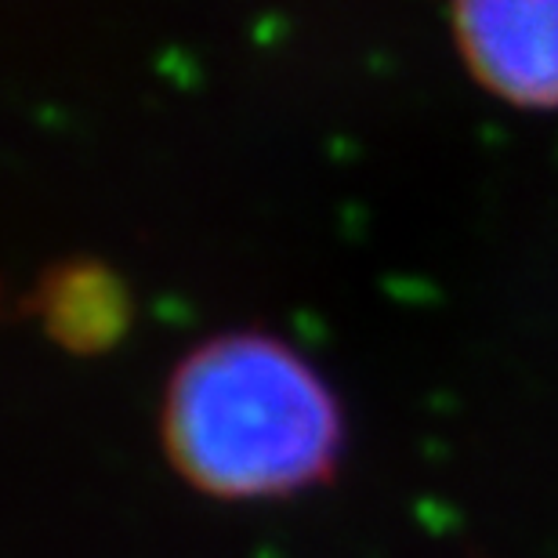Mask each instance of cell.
<instances>
[{
    "instance_id": "1",
    "label": "cell",
    "mask_w": 558,
    "mask_h": 558,
    "mask_svg": "<svg viewBox=\"0 0 558 558\" xmlns=\"http://www.w3.org/2000/svg\"><path fill=\"white\" fill-rule=\"evenodd\" d=\"M167 439L196 486L221 497H269L327 472L338 414L298 355L262 338H229L182 366Z\"/></svg>"
},
{
    "instance_id": "2",
    "label": "cell",
    "mask_w": 558,
    "mask_h": 558,
    "mask_svg": "<svg viewBox=\"0 0 558 558\" xmlns=\"http://www.w3.org/2000/svg\"><path fill=\"white\" fill-rule=\"evenodd\" d=\"M468 62L494 92L558 102V0H457Z\"/></svg>"
}]
</instances>
